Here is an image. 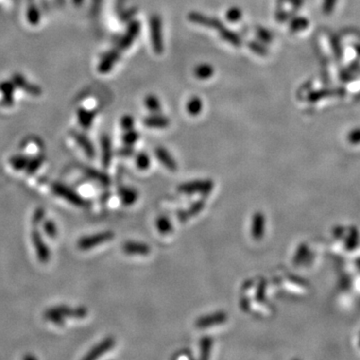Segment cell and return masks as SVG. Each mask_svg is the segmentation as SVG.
I'll return each mask as SVG.
<instances>
[{
	"label": "cell",
	"instance_id": "cell-36",
	"mask_svg": "<svg viewBox=\"0 0 360 360\" xmlns=\"http://www.w3.org/2000/svg\"><path fill=\"white\" fill-rule=\"evenodd\" d=\"M43 229L44 232L49 237H55L57 235V227L52 220H46L43 223Z\"/></svg>",
	"mask_w": 360,
	"mask_h": 360
},
{
	"label": "cell",
	"instance_id": "cell-20",
	"mask_svg": "<svg viewBox=\"0 0 360 360\" xmlns=\"http://www.w3.org/2000/svg\"><path fill=\"white\" fill-rule=\"evenodd\" d=\"M82 170H83V172H84L85 175H87L89 178L97 181L101 185H104V186L109 185L110 178L105 173L101 172V171L93 169L91 167H83Z\"/></svg>",
	"mask_w": 360,
	"mask_h": 360
},
{
	"label": "cell",
	"instance_id": "cell-18",
	"mask_svg": "<svg viewBox=\"0 0 360 360\" xmlns=\"http://www.w3.org/2000/svg\"><path fill=\"white\" fill-rule=\"evenodd\" d=\"M194 76L199 80H207L214 75V67L210 63H199L194 67Z\"/></svg>",
	"mask_w": 360,
	"mask_h": 360
},
{
	"label": "cell",
	"instance_id": "cell-45",
	"mask_svg": "<svg viewBox=\"0 0 360 360\" xmlns=\"http://www.w3.org/2000/svg\"><path fill=\"white\" fill-rule=\"evenodd\" d=\"M24 359H35V357L32 355H28V356H24Z\"/></svg>",
	"mask_w": 360,
	"mask_h": 360
},
{
	"label": "cell",
	"instance_id": "cell-44",
	"mask_svg": "<svg viewBox=\"0 0 360 360\" xmlns=\"http://www.w3.org/2000/svg\"><path fill=\"white\" fill-rule=\"evenodd\" d=\"M132 152H133L132 148H130V146L126 145L125 148H123V149L119 151V154L122 156H130V155H132Z\"/></svg>",
	"mask_w": 360,
	"mask_h": 360
},
{
	"label": "cell",
	"instance_id": "cell-11",
	"mask_svg": "<svg viewBox=\"0 0 360 360\" xmlns=\"http://www.w3.org/2000/svg\"><path fill=\"white\" fill-rule=\"evenodd\" d=\"M120 54H121V51H119L117 48L109 51V52H107L103 56V58L101 59L98 70L101 73H108L119 60Z\"/></svg>",
	"mask_w": 360,
	"mask_h": 360
},
{
	"label": "cell",
	"instance_id": "cell-16",
	"mask_svg": "<svg viewBox=\"0 0 360 360\" xmlns=\"http://www.w3.org/2000/svg\"><path fill=\"white\" fill-rule=\"evenodd\" d=\"M204 206H205V202L203 200H198L194 202L192 205H190V206L188 207V209L178 211L177 217L181 222H185L189 218L200 213L203 210Z\"/></svg>",
	"mask_w": 360,
	"mask_h": 360
},
{
	"label": "cell",
	"instance_id": "cell-19",
	"mask_svg": "<svg viewBox=\"0 0 360 360\" xmlns=\"http://www.w3.org/2000/svg\"><path fill=\"white\" fill-rule=\"evenodd\" d=\"M73 137L76 142L79 144V146L83 149L85 154H86L88 157L92 158L95 154V150L91 141L84 134L78 132H73Z\"/></svg>",
	"mask_w": 360,
	"mask_h": 360
},
{
	"label": "cell",
	"instance_id": "cell-40",
	"mask_svg": "<svg viewBox=\"0 0 360 360\" xmlns=\"http://www.w3.org/2000/svg\"><path fill=\"white\" fill-rule=\"evenodd\" d=\"M265 291H266V282L265 281H262L259 283L258 285V288H257V291H256V300L258 302H262L264 301L265 299Z\"/></svg>",
	"mask_w": 360,
	"mask_h": 360
},
{
	"label": "cell",
	"instance_id": "cell-43",
	"mask_svg": "<svg viewBox=\"0 0 360 360\" xmlns=\"http://www.w3.org/2000/svg\"><path fill=\"white\" fill-rule=\"evenodd\" d=\"M348 140L350 143L357 144L360 142V129H354L348 134Z\"/></svg>",
	"mask_w": 360,
	"mask_h": 360
},
{
	"label": "cell",
	"instance_id": "cell-35",
	"mask_svg": "<svg viewBox=\"0 0 360 360\" xmlns=\"http://www.w3.org/2000/svg\"><path fill=\"white\" fill-rule=\"evenodd\" d=\"M256 33H257V36H258L259 40L264 42V43H269L273 38L271 32L269 30H267L266 28L261 27V26L257 27Z\"/></svg>",
	"mask_w": 360,
	"mask_h": 360
},
{
	"label": "cell",
	"instance_id": "cell-9",
	"mask_svg": "<svg viewBox=\"0 0 360 360\" xmlns=\"http://www.w3.org/2000/svg\"><path fill=\"white\" fill-rule=\"evenodd\" d=\"M114 345H115V339L113 337H106L105 339L101 340L98 344L93 346L83 358L87 359V360L97 359L100 356L107 353L110 349L114 347Z\"/></svg>",
	"mask_w": 360,
	"mask_h": 360
},
{
	"label": "cell",
	"instance_id": "cell-4",
	"mask_svg": "<svg viewBox=\"0 0 360 360\" xmlns=\"http://www.w3.org/2000/svg\"><path fill=\"white\" fill-rule=\"evenodd\" d=\"M114 233L111 231H103L96 234H91L80 238L77 242V246L81 250H89L97 245L105 243L113 239Z\"/></svg>",
	"mask_w": 360,
	"mask_h": 360
},
{
	"label": "cell",
	"instance_id": "cell-41",
	"mask_svg": "<svg viewBox=\"0 0 360 360\" xmlns=\"http://www.w3.org/2000/svg\"><path fill=\"white\" fill-rule=\"evenodd\" d=\"M337 2V0H324L323 1V5H322V9H323V12L325 14H329L333 11L334 9V6Z\"/></svg>",
	"mask_w": 360,
	"mask_h": 360
},
{
	"label": "cell",
	"instance_id": "cell-24",
	"mask_svg": "<svg viewBox=\"0 0 360 360\" xmlns=\"http://www.w3.org/2000/svg\"><path fill=\"white\" fill-rule=\"evenodd\" d=\"M213 347V339L210 336H203L200 339V358L208 359Z\"/></svg>",
	"mask_w": 360,
	"mask_h": 360
},
{
	"label": "cell",
	"instance_id": "cell-26",
	"mask_svg": "<svg viewBox=\"0 0 360 360\" xmlns=\"http://www.w3.org/2000/svg\"><path fill=\"white\" fill-rule=\"evenodd\" d=\"M95 113L90 112L84 109H80L78 111V119H79V123L83 128H89L93 122Z\"/></svg>",
	"mask_w": 360,
	"mask_h": 360
},
{
	"label": "cell",
	"instance_id": "cell-27",
	"mask_svg": "<svg viewBox=\"0 0 360 360\" xmlns=\"http://www.w3.org/2000/svg\"><path fill=\"white\" fill-rule=\"evenodd\" d=\"M45 157L43 155H38L33 157L32 159H29V162L25 168L27 174H34L36 171L40 168V166L43 164Z\"/></svg>",
	"mask_w": 360,
	"mask_h": 360
},
{
	"label": "cell",
	"instance_id": "cell-7",
	"mask_svg": "<svg viewBox=\"0 0 360 360\" xmlns=\"http://www.w3.org/2000/svg\"><path fill=\"white\" fill-rule=\"evenodd\" d=\"M31 239L34 247H35V251L39 261L43 263L48 262L50 259V250L46 243L44 242L41 233L37 229H34L31 232Z\"/></svg>",
	"mask_w": 360,
	"mask_h": 360
},
{
	"label": "cell",
	"instance_id": "cell-17",
	"mask_svg": "<svg viewBox=\"0 0 360 360\" xmlns=\"http://www.w3.org/2000/svg\"><path fill=\"white\" fill-rule=\"evenodd\" d=\"M101 154H102V165L107 168L110 165L112 158L111 141L107 135H103L101 138Z\"/></svg>",
	"mask_w": 360,
	"mask_h": 360
},
{
	"label": "cell",
	"instance_id": "cell-21",
	"mask_svg": "<svg viewBox=\"0 0 360 360\" xmlns=\"http://www.w3.org/2000/svg\"><path fill=\"white\" fill-rule=\"evenodd\" d=\"M118 194L122 203L125 205H132L138 198V193L131 187H120Z\"/></svg>",
	"mask_w": 360,
	"mask_h": 360
},
{
	"label": "cell",
	"instance_id": "cell-1",
	"mask_svg": "<svg viewBox=\"0 0 360 360\" xmlns=\"http://www.w3.org/2000/svg\"><path fill=\"white\" fill-rule=\"evenodd\" d=\"M149 29H150V38L153 51L157 55H161L164 50L163 42V28L161 17L157 14H154L150 17L149 20Z\"/></svg>",
	"mask_w": 360,
	"mask_h": 360
},
{
	"label": "cell",
	"instance_id": "cell-28",
	"mask_svg": "<svg viewBox=\"0 0 360 360\" xmlns=\"http://www.w3.org/2000/svg\"><path fill=\"white\" fill-rule=\"evenodd\" d=\"M156 227L158 231L162 234H168L172 231V223L168 217L160 216L156 220Z\"/></svg>",
	"mask_w": 360,
	"mask_h": 360
},
{
	"label": "cell",
	"instance_id": "cell-2",
	"mask_svg": "<svg viewBox=\"0 0 360 360\" xmlns=\"http://www.w3.org/2000/svg\"><path fill=\"white\" fill-rule=\"evenodd\" d=\"M51 188H52V191L54 194L60 196L61 198L65 199L66 201H68L73 205H76V206L86 207L88 205V202L86 199H84L82 196L76 193L73 189H71V188H69L62 183L53 182L52 185H51Z\"/></svg>",
	"mask_w": 360,
	"mask_h": 360
},
{
	"label": "cell",
	"instance_id": "cell-32",
	"mask_svg": "<svg viewBox=\"0 0 360 360\" xmlns=\"http://www.w3.org/2000/svg\"><path fill=\"white\" fill-rule=\"evenodd\" d=\"M44 318L47 319L48 321L53 322L57 325H62L64 323V317L61 316L59 313L54 311L52 308H49L45 312H44Z\"/></svg>",
	"mask_w": 360,
	"mask_h": 360
},
{
	"label": "cell",
	"instance_id": "cell-8",
	"mask_svg": "<svg viewBox=\"0 0 360 360\" xmlns=\"http://www.w3.org/2000/svg\"><path fill=\"white\" fill-rule=\"evenodd\" d=\"M228 316L223 311H218L212 314H207L197 318L195 321V325L197 328L205 329L210 326H214V325H219L224 323L227 320Z\"/></svg>",
	"mask_w": 360,
	"mask_h": 360
},
{
	"label": "cell",
	"instance_id": "cell-38",
	"mask_svg": "<svg viewBox=\"0 0 360 360\" xmlns=\"http://www.w3.org/2000/svg\"><path fill=\"white\" fill-rule=\"evenodd\" d=\"M120 124H121V127L127 131V130H130V129H133L134 127V119L131 115L127 114V115H124L122 118H121V121H120Z\"/></svg>",
	"mask_w": 360,
	"mask_h": 360
},
{
	"label": "cell",
	"instance_id": "cell-13",
	"mask_svg": "<svg viewBox=\"0 0 360 360\" xmlns=\"http://www.w3.org/2000/svg\"><path fill=\"white\" fill-rule=\"evenodd\" d=\"M155 155L157 159L162 163V165L165 166L166 169H168L169 171H172V172L177 170L178 166H177L176 161L174 160L172 155L169 153V151H167L164 147H161V146L157 147L155 149Z\"/></svg>",
	"mask_w": 360,
	"mask_h": 360
},
{
	"label": "cell",
	"instance_id": "cell-34",
	"mask_svg": "<svg viewBox=\"0 0 360 360\" xmlns=\"http://www.w3.org/2000/svg\"><path fill=\"white\" fill-rule=\"evenodd\" d=\"M136 165L140 170H146L150 166V158L146 153L141 152L136 157Z\"/></svg>",
	"mask_w": 360,
	"mask_h": 360
},
{
	"label": "cell",
	"instance_id": "cell-23",
	"mask_svg": "<svg viewBox=\"0 0 360 360\" xmlns=\"http://www.w3.org/2000/svg\"><path fill=\"white\" fill-rule=\"evenodd\" d=\"M203 109V101L198 96H193L187 101L186 110L188 114L191 116H197L201 113Z\"/></svg>",
	"mask_w": 360,
	"mask_h": 360
},
{
	"label": "cell",
	"instance_id": "cell-10",
	"mask_svg": "<svg viewBox=\"0 0 360 360\" xmlns=\"http://www.w3.org/2000/svg\"><path fill=\"white\" fill-rule=\"evenodd\" d=\"M54 311L59 313L63 317H72V318H83L87 315V309L83 306L79 307H69L66 305H58L51 307Z\"/></svg>",
	"mask_w": 360,
	"mask_h": 360
},
{
	"label": "cell",
	"instance_id": "cell-15",
	"mask_svg": "<svg viewBox=\"0 0 360 360\" xmlns=\"http://www.w3.org/2000/svg\"><path fill=\"white\" fill-rule=\"evenodd\" d=\"M143 123L149 127V128H155V129H164L167 126H169L170 121L169 119L163 115L154 113L144 119Z\"/></svg>",
	"mask_w": 360,
	"mask_h": 360
},
{
	"label": "cell",
	"instance_id": "cell-22",
	"mask_svg": "<svg viewBox=\"0 0 360 360\" xmlns=\"http://www.w3.org/2000/svg\"><path fill=\"white\" fill-rule=\"evenodd\" d=\"M218 33H219L220 37L222 38V40L227 42L230 45L238 47V46H240V44H241V39H240V37L237 35V34L234 31L230 30L226 26L222 30H220Z\"/></svg>",
	"mask_w": 360,
	"mask_h": 360
},
{
	"label": "cell",
	"instance_id": "cell-33",
	"mask_svg": "<svg viewBox=\"0 0 360 360\" xmlns=\"http://www.w3.org/2000/svg\"><path fill=\"white\" fill-rule=\"evenodd\" d=\"M139 139V133L133 130V129H130V130H127L125 131L123 137H122V140L124 142L125 145L127 146H132L135 142H137V140Z\"/></svg>",
	"mask_w": 360,
	"mask_h": 360
},
{
	"label": "cell",
	"instance_id": "cell-14",
	"mask_svg": "<svg viewBox=\"0 0 360 360\" xmlns=\"http://www.w3.org/2000/svg\"><path fill=\"white\" fill-rule=\"evenodd\" d=\"M123 251L130 255H147L150 253V246L146 243L127 241L123 244Z\"/></svg>",
	"mask_w": 360,
	"mask_h": 360
},
{
	"label": "cell",
	"instance_id": "cell-5",
	"mask_svg": "<svg viewBox=\"0 0 360 360\" xmlns=\"http://www.w3.org/2000/svg\"><path fill=\"white\" fill-rule=\"evenodd\" d=\"M188 19H189V21H191V22H193L197 25H201V26H204V27L210 28V29H214L217 32H219L220 30H222L225 27L224 24L222 23L219 19L214 18V17L206 16V15H204L200 12H196V11H192V12L188 14Z\"/></svg>",
	"mask_w": 360,
	"mask_h": 360
},
{
	"label": "cell",
	"instance_id": "cell-12",
	"mask_svg": "<svg viewBox=\"0 0 360 360\" xmlns=\"http://www.w3.org/2000/svg\"><path fill=\"white\" fill-rule=\"evenodd\" d=\"M265 216L261 212H256L252 218L251 235L255 240H260L265 232Z\"/></svg>",
	"mask_w": 360,
	"mask_h": 360
},
{
	"label": "cell",
	"instance_id": "cell-46",
	"mask_svg": "<svg viewBox=\"0 0 360 360\" xmlns=\"http://www.w3.org/2000/svg\"><path fill=\"white\" fill-rule=\"evenodd\" d=\"M359 343H360V342H359ZM359 345H360V344H359Z\"/></svg>",
	"mask_w": 360,
	"mask_h": 360
},
{
	"label": "cell",
	"instance_id": "cell-30",
	"mask_svg": "<svg viewBox=\"0 0 360 360\" xmlns=\"http://www.w3.org/2000/svg\"><path fill=\"white\" fill-rule=\"evenodd\" d=\"M241 18H242V10L239 7L232 6L226 11V19L231 23L238 22L239 20H241Z\"/></svg>",
	"mask_w": 360,
	"mask_h": 360
},
{
	"label": "cell",
	"instance_id": "cell-25",
	"mask_svg": "<svg viewBox=\"0 0 360 360\" xmlns=\"http://www.w3.org/2000/svg\"><path fill=\"white\" fill-rule=\"evenodd\" d=\"M144 103L146 108L152 113H159L161 111V102L156 95L148 94L144 99Z\"/></svg>",
	"mask_w": 360,
	"mask_h": 360
},
{
	"label": "cell",
	"instance_id": "cell-3",
	"mask_svg": "<svg viewBox=\"0 0 360 360\" xmlns=\"http://www.w3.org/2000/svg\"><path fill=\"white\" fill-rule=\"evenodd\" d=\"M214 187V183L210 179L193 180L182 183L178 186V191L184 194H209Z\"/></svg>",
	"mask_w": 360,
	"mask_h": 360
},
{
	"label": "cell",
	"instance_id": "cell-31",
	"mask_svg": "<svg viewBox=\"0 0 360 360\" xmlns=\"http://www.w3.org/2000/svg\"><path fill=\"white\" fill-rule=\"evenodd\" d=\"M308 20L305 18V17H294V18L291 20L290 22V29L291 31H300L305 29L308 26Z\"/></svg>",
	"mask_w": 360,
	"mask_h": 360
},
{
	"label": "cell",
	"instance_id": "cell-29",
	"mask_svg": "<svg viewBox=\"0 0 360 360\" xmlns=\"http://www.w3.org/2000/svg\"><path fill=\"white\" fill-rule=\"evenodd\" d=\"M9 162L15 170H23L29 162V157L25 155H14L10 158Z\"/></svg>",
	"mask_w": 360,
	"mask_h": 360
},
{
	"label": "cell",
	"instance_id": "cell-42",
	"mask_svg": "<svg viewBox=\"0 0 360 360\" xmlns=\"http://www.w3.org/2000/svg\"><path fill=\"white\" fill-rule=\"evenodd\" d=\"M306 251H307V247L306 245L302 244L300 245V247L298 248L296 254H295V257H294V263H299L301 262V260L303 259V257L305 256L306 254Z\"/></svg>",
	"mask_w": 360,
	"mask_h": 360
},
{
	"label": "cell",
	"instance_id": "cell-39",
	"mask_svg": "<svg viewBox=\"0 0 360 360\" xmlns=\"http://www.w3.org/2000/svg\"><path fill=\"white\" fill-rule=\"evenodd\" d=\"M44 216H45V210L42 207H38L35 211H34V213H33L32 223L34 225H38L40 223V222L43 220Z\"/></svg>",
	"mask_w": 360,
	"mask_h": 360
},
{
	"label": "cell",
	"instance_id": "cell-6",
	"mask_svg": "<svg viewBox=\"0 0 360 360\" xmlns=\"http://www.w3.org/2000/svg\"><path fill=\"white\" fill-rule=\"evenodd\" d=\"M140 29H141V26L138 21H134L131 24H129L125 34L122 36L121 40H120L116 48L119 51H121V52L128 49L134 43L136 38L138 37L139 33H140Z\"/></svg>",
	"mask_w": 360,
	"mask_h": 360
},
{
	"label": "cell",
	"instance_id": "cell-37",
	"mask_svg": "<svg viewBox=\"0 0 360 360\" xmlns=\"http://www.w3.org/2000/svg\"><path fill=\"white\" fill-rule=\"evenodd\" d=\"M249 49L251 51H253L254 53L258 54L260 56H264V55L267 54L266 48L263 45H261L260 43H258V42H250L249 43Z\"/></svg>",
	"mask_w": 360,
	"mask_h": 360
}]
</instances>
